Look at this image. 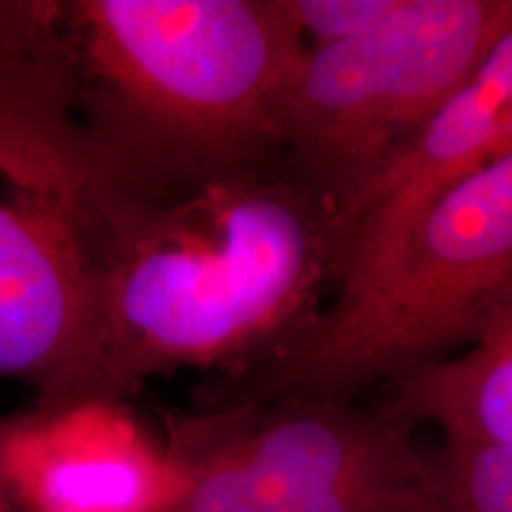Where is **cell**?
<instances>
[{
    "label": "cell",
    "mask_w": 512,
    "mask_h": 512,
    "mask_svg": "<svg viewBox=\"0 0 512 512\" xmlns=\"http://www.w3.org/2000/svg\"><path fill=\"white\" fill-rule=\"evenodd\" d=\"M415 427L384 399L195 411L169 432L181 489L166 512H427Z\"/></svg>",
    "instance_id": "cell-5"
},
{
    "label": "cell",
    "mask_w": 512,
    "mask_h": 512,
    "mask_svg": "<svg viewBox=\"0 0 512 512\" xmlns=\"http://www.w3.org/2000/svg\"><path fill=\"white\" fill-rule=\"evenodd\" d=\"M382 399L444 441L512 451V290L463 351L387 382Z\"/></svg>",
    "instance_id": "cell-9"
},
{
    "label": "cell",
    "mask_w": 512,
    "mask_h": 512,
    "mask_svg": "<svg viewBox=\"0 0 512 512\" xmlns=\"http://www.w3.org/2000/svg\"><path fill=\"white\" fill-rule=\"evenodd\" d=\"M95 143L107 249L86 358L60 406L124 401L181 368L238 373L328 306L339 285L337 211L283 150L188 162Z\"/></svg>",
    "instance_id": "cell-1"
},
{
    "label": "cell",
    "mask_w": 512,
    "mask_h": 512,
    "mask_svg": "<svg viewBox=\"0 0 512 512\" xmlns=\"http://www.w3.org/2000/svg\"><path fill=\"white\" fill-rule=\"evenodd\" d=\"M427 512H512V451L441 441Z\"/></svg>",
    "instance_id": "cell-10"
},
{
    "label": "cell",
    "mask_w": 512,
    "mask_h": 512,
    "mask_svg": "<svg viewBox=\"0 0 512 512\" xmlns=\"http://www.w3.org/2000/svg\"><path fill=\"white\" fill-rule=\"evenodd\" d=\"M508 29L512 0H408L368 34L306 48L285 105L287 162L339 216Z\"/></svg>",
    "instance_id": "cell-6"
},
{
    "label": "cell",
    "mask_w": 512,
    "mask_h": 512,
    "mask_svg": "<svg viewBox=\"0 0 512 512\" xmlns=\"http://www.w3.org/2000/svg\"><path fill=\"white\" fill-rule=\"evenodd\" d=\"M5 472L27 512H166L181 475L121 401H74L8 420Z\"/></svg>",
    "instance_id": "cell-7"
},
{
    "label": "cell",
    "mask_w": 512,
    "mask_h": 512,
    "mask_svg": "<svg viewBox=\"0 0 512 512\" xmlns=\"http://www.w3.org/2000/svg\"><path fill=\"white\" fill-rule=\"evenodd\" d=\"M512 290V157L439 190L351 268L318 318L264 361L214 375L197 411L358 401L463 351Z\"/></svg>",
    "instance_id": "cell-3"
},
{
    "label": "cell",
    "mask_w": 512,
    "mask_h": 512,
    "mask_svg": "<svg viewBox=\"0 0 512 512\" xmlns=\"http://www.w3.org/2000/svg\"><path fill=\"white\" fill-rule=\"evenodd\" d=\"M408 0H285L306 48L368 34L406 8Z\"/></svg>",
    "instance_id": "cell-11"
},
{
    "label": "cell",
    "mask_w": 512,
    "mask_h": 512,
    "mask_svg": "<svg viewBox=\"0 0 512 512\" xmlns=\"http://www.w3.org/2000/svg\"><path fill=\"white\" fill-rule=\"evenodd\" d=\"M5 430H8V420H0V512H15V496H12L8 472H5V458H3V439Z\"/></svg>",
    "instance_id": "cell-12"
},
{
    "label": "cell",
    "mask_w": 512,
    "mask_h": 512,
    "mask_svg": "<svg viewBox=\"0 0 512 512\" xmlns=\"http://www.w3.org/2000/svg\"><path fill=\"white\" fill-rule=\"evenodd\" d=\"M107 249L105 169L57 3H0V377L67 399Z\"/></svg>",
    "instance_id": "cell-2"
},
{
    "label": "cell",
    "mask_w": 512,
    "mask_h": 512,
    "mask_svg": "<svg viewBox=\"0 0 512 512\" xmlns=\"http://www.w3.org/2000/svg\"><path fill=\"white\" fill-rule=\"evenodd\" d=\"M69 72L105 143L230 162L283 150L306 53L285 0L57 3Z\"/></svg>",
    "instance_id": "cell-4"
},
{
    "label": "cell",
    "mask_w": 512,
    "mask_h": 512,
    "mask_svg": "<svg viewBox=\"0 0 512 512\" xmlns=\"http://www.w3.org/2000/svg\"><path fill=\"white\" fill-rule=\"evenodd\" d=\"M512 157V29L373 183L337 216L339 283L439 190Z\"/></svg>",
    "instance_id": "cell-8"
}]
</instances>
